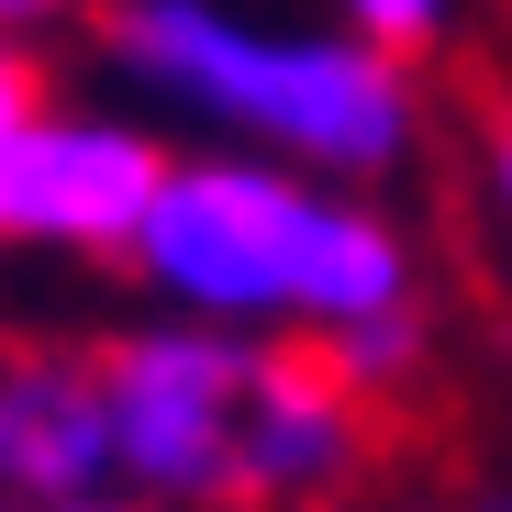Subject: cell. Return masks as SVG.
Wrapping results in <instances>:
<instances>
[{"label": "cell", "mask_w": 512, "mask_h": 512, "mask_svg": "<svg viewBox=\"0 0 512 512\" xmlns=\"http://www.w3.org/2000/svg\"><path fill=\"white\" fill-rule=\"evenodd\" d=\"M123 268L156 290L167 323H212L245 346H312V357L390 312H423V256L379 190H334L223 145H179Z\"/></svg>", "instance_id": "obj_1"}, {"label": "cell", "mask_w": 512, "mask_h": 512, "mask_svg": "<svg viewBox=\"0 0 512 512\" xmlns=\"http://www.w3.org/2000/svg\"><path fill=\"white\" fill-rule=\"evenodd\" d=\"M101 56L145 112L212 134L223 156H268L334 190H379L423 156V78L368 56L346 23L234 0H112Z\"/></svg>", "instance_id": "obj_2"}, {"label": "cell", "mask_w": 512, "mask_h": 512, "mask_svg": "<svg viewBox=\"0 0 512 512\" xmlns=\"http://www.w3.org/2000/svg\"><path fill=\"white\" fill-rule=\"evenodd\" d=\"M268 346L212 323H123L101 346V401H112V490L145 512H190L223 501L234 479V412Z\"/></svg>", "instance_id": "obj_3"}, {"label": "cell", "mask_w": 512, "mask_h": 512, "mask_svg": "<svg viewBox=\"0 0 512 512\" xmlns=\"http://www.w3.org/2000/svg\"><path fill=\"white\" fill-rule=\"evenodd\" d=\"M167 167V123L112 101H45L0 145V256H134Z\"/></svg>", "instance_id": "obj_4"}, {"label": "cell", "mask_w": 512, "mask_h": 512, "mask_svg": "<svg viewBox=\"0 0 512 512\" xmlns=\"http://www.w3.org/2000/svg\"><path fill=\"white\" fill-rule=\"evenodd\" d=\"M368 457V401L334 379L312 346H268L245 379V412H234V479L223 501L245 512H279V501H323L346 490Z\"/></svg>", "instance_id": "obj_5"}, {"label": "cell", "mask_w": 512, "mask_h": 512, "mask_svg": "<svg viewBox=\"0 0 512 512\" xmlns=\"http://www.w3.org/2000/svg\"><path fill=\"white\" fill-rule=\"evenodd\" d=\"M112 490L101 346H0V512H56Z\"/></svg>", "instance_id": "obj_6"}, {"label": "cell", "mask_w": 512, "mask_h": 512, "mask_svg": "<svg viewBox=\"0 0 512 512\" xmlns=\"http://www.w3.org/2000/svg\"><path fill=\"white\" fill-rule=\"evenodd\" d=\"M423 357H435V323H423V312H390V323L346 334V346H323V368L346 379L357 401H390V390H412V379H423Z\"/></svg>", "instance_id": "obj_7"}, {"label": "cell", "mask_w": 512, "mask_h": 512, "mask_svg": "<svg viewBox=\"0 0 512 512\" xmlns=\"http://www.w3.org/2000/svg\"><path fill=\"white\" fill-rule=\"evenodd\" d=\"M334 23H346L368 56H390V67H412L423 45H446V34H457L446 0H357V12H334Z\"/></svg>", "instance_id": "obj_8"}, {"label": "cell", "mask_w": 512, "mask_h": 512, "mask_svg": "<svg viewBox=\"0 0 512 512\" xmlns=\"http://www.w3.org/2000/svg\"><path fill=\"white\" fill-rule=\"evenodd\" d=\"M34 34H45V12H0V145H12L56 90H45V56H34Z\"/></svg>", "instance_id": "obj_9"}, {"label": "cell", "mask_w": 512, "mask_h": 512, "mask_svg": "<svg viewBox=\"0 0 512 512\" xmlns=\"http://www.w3.org/2000/svg\"><path fill=\"white\" fill-rule=\"evenodd\" d=\"M479 212H490V234H501V256H512V101L479 123Z\"/></svg>", "instance_id": "obj_10"}, {"label": "cell", "mask_w": 512, "mask_h": 512, "mask_svg": "<svg viewBox=\"0 0 512 512\" xmlns=\"http://www.w3.org/2000/svg\"><path fill=\"white\" fill-rule=\"evenodd\" d=\"M56 512H145V501H123V490H101V501H56Z\"/></svg>", "instance_id": "obj_11"}, {"label": "cell", "mask_w": 512, "mask_h": 512, "mask_svg": "<svg viewBox=\"0 0 512 512\" xmlns=\"http://www.w3.org/2000/svg\"><path fill=\"white\" fill-rule=\"evenodd\" d=\"M479 512H512V490H490V501H479Z\"/></svg>", "instance_id": "obj_12"}]
</instances>
